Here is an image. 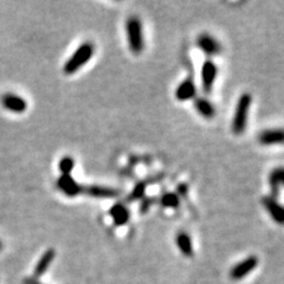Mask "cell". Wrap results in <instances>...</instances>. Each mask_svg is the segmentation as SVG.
Returning <instances> with one entry per match:
<instances>
[{
    "instance_id": "cell-1",
    "label": "cell",
    "mask_w": 284,
    "mask_h": 284,
    "mask_svg": "<svg viewBox=\"0 0 284 284\" xmlns=\"http://www.w3.org/2000/svg\"><path fill=\"white\" fill-rule=\"evenodd\" d=\"M252 97L250 94H243L237 102L235 114L232 118V132L236 135H242L248 126V111H250Z\"/></svg>"
},
{
    "instance_id": "cell-2",
    "label": "cell",
    "mask_w": 284,
    "mask_h": 284,
    "mask_svg": "<svg viewBox=\"0 0 284 284\" xmlns=\"http://www.w3.org/2000/svg\"><path fill=\"white\" fill-rule=\"evenodd\" d=\"M127 41H128L129 50L135 55H139L144 49L143 29H142L141 20L138 17L128 18L126 23Z\"/></svg>"
},
{
    "instance_id": "cell-3",
    "label": "cell",
    "mask_w": 284,
    "mask_h": 284,
    "mask_svg": "<svg viewBox=\"0 0 284 284\" xmlns=\"http://www.w3.org/2000/svg\"><path fill=\"white\" fill-rule=\"evenodd\" d=\"M95 47L90 41H85L81 44L78 49L72 53V56L68 59L64 64V72L67 75H72L76 71H78L84 64H87L94 56Z\"/></svg>"
},
{
    "instance_id": "cell-4",
    "label": "cell",
    "mask_w": 284,
    "mask_h": 284,
    "mask_svg": "<svg viewBox=\"0 0 284 284\" xmlns=\"http://www.w3.org/2000/svg\"><path fill=\"white\" fill-rule=\"evenodd\" d=\"M197 46L209 57L217 56L221 51L220 43L209 34H201L197 38Z\"/></svg>"
},
{
    "instance_id": "cell-5",
    "label": "cell",
    "mask_w": 284,
    "mask_h": 284,
    "mask_svg": "<svg viewBox=\"0 0 284 284\" xmlns=\"http://www.w3.org/2000/svg\"><path fill=\"white\" fill-rule=\"evenodd\" d=\"M218 68L214 62L206 61L204 62L203 68H201V84H203V90L205 93H210L212 90L213 84H214L215 78H217Z\"/></svg>"
},
{
    "instance_id": "cell-6",
    "label": "cell",
    "mask_w": 284,
    "mask_h": 284,
    "mask_svg": "<svg viewBox=\"0 0 284 284\" xmlns=\"http://www.w3.org/2000/svg\"><path fill=\"white\" fill-rule=\"evenodd\" d=\"M257 265H258V258L254 256H250L233 266L230 271V276L232 280H242V278L247 277L254 268H257Z\"/></svg>"
},
{
    "instance_id": "cell-7",
    "label": "cell",
    "mask_w": 284,
    "mask_h": 284,
    "mask_svg": "<svg viewBox=\"0 0 284 284\" xmlns=\"http://www.w3.org/2000/svg\"><path fill=\"white\" fill-rule=\"evenodd\" d=\"M262 204L275 223L284 225V206L281 205L274 197H263Z\"/></svg>"
},
{
    "instance_id": "cell-8",
    "label": "cell",
    "mask_w": 284,
    "mask_h": 284,
    "mask_svg": "<svg viewBox=\"0 0 284 284\" xmlns=\"http://www.w3.org/2000/svg\"><path fill=\"white\" fill-rule=\"evenodd\" d=\"M58 188L68 197H76V195L81 194L83 191V186L79 185L71 176H62L59 177L57 181Z\"/></svg>"
},
{
    "instance_id": "cell-9",
    "label": "cell",
    "mask_w": 284,
    "mask_h": 284,
    "mask_svg": "<svg viewBox=\"0 0 284 284\" xmlns=\"http://www.w3.org/2000/svg\"><path fill=\"white\" fill-rule=\"evenodd\" d=\"M258 141L263 146H275L284 144V129L274 128L263 130L258 135Z\"/></svg>"
},
{
    "instance_id": "cell-10",
    "label": "cell",
    "mask_w": 284,
    "mask_h": 284,
    "mask_svg": "<svg viewBox=\"0 0 284 284\" xmlns=\"http://www.w3.org/2000/svg\"><path fill=\"white\" fill-rule=\"evenodd\" d=\"M1 103L4 106V108L7 109V110L13 111V112H24L28 109V103L26 101L23 99V97L17 96L14 94H5L4 96L1 97Z\"/></svg>"
},
{
    "instance_id": "cell-11",
    "label": "cell",
    "mask_w": 284,
    "mask_h": 284,
    "mask_svg": "<svg viewBox=\"0 0 284 284\" xmlns=\"http://www.w3.org/2000/svg\"><path fill=\"white\" fill-rule=\"evenodd\" d=\"M197 95V87L191 78L185 79L176 89V99L180 102H186L194 99Z\"/></svg>"
},
{
    "instance_id": "cell-12",
    "label": "cell",
    "mask_w": 284,
    "mask_h": 284,
    "mask_svg": "<svg viewBox=\"0 0 284 284\" xmlns=\"http://www.w3.org/2000/svg\"><path fill=\"white\" fill-rule=\"evenodd\" d=\"M109 214H110L112 221H114V224L116 225V226L126 225L130 219L129 210L127 209L126 205H123V204L121 203L112 205L110 211H109Z\"/></svg>"
},
{
    "instance_id": "cell-13",
    "label": "cell",
    "mask_w": 284,
    "mask_h": 284,
    "mask_svg": "<svg viewBox=\"0 0 284 284\" xmlns=\"http://www.w3.org/2000/svg\"><path fill=\"white\" fill-rule=\"evenodd\" d=\"M194 108L200 116L207 118V120H211V118L214 117L215 112H217L213 103L210 100L205 99V97H198V99H195Z\"/></svg>"
},
{
    "instance_id": "cell-14",
    "label": "cell",
    "mask_w": 284,
    "mask_h": 284,
    "mask_svg": "<svg viewBox=\"0 0 284 284\" xmlns=\"http://www.w3.org/2000/svg\"><path fill=\"white\" fill-rule=\"evenodd\" d=\"M82 193H87L90 197L95 198H114L120 194L117 189L111 187H105V186H87L83 187Z\"/></svg>"
},
{
    "instance_id": "cell-15",
    "label": "cell",
    "mask_w": 284,
    "mask_h": 284,
    "mask_svg": "<svg viewBox=\"0 0 284 284\" xmlns=\"http://www.w3.org/2000/svg\"><path fill=\"white\" fill-rule=\"evenodd\" d=\"M269 183H270L272 193L275 195L280 193V188L284 186V167H277L271 171L269 176Z\"/></svg>"
},
{
    "instance_id": "cell-16",
    "label": "cell",
    "mask_w": 284,
    "mask_h": 284,
    "mask_svg": "<svg viewBox=\"0 0 284 284\" xmlns=\"http://www.w3.org/2000/svg\"><path fill=\"white\" fill-rule=\"evenodd\" d=\"M55 256H56V252H55V250H53V248H49V250L44 252L43 256H41V258L39 259V262H38L37 265H36V269H35V276L36 277L41 276V275H43L44 272H45L47 269H49V266L52 263Z\"/></svg>"
},
{
    "instance_id": "cell-17",
    "label": "cell",
    "mask_w": 284,
    "mask_h": 284,
    "mask_svg": "<svg viewBox=\"0 0 284 284\" xmlns=\"http://www.w3.org/2000/svg\"><path fill=\"white\" fill-rule=\"evenodd\" d=\"M177 247L179 250L185 254L186 257H192L193 254V244H192V239L186 232H179L176 238Z\"/></svg>"
},
{
    "instance_id": "cell-18",
    "label": "cell",
    "mask_w": 284,
    "mask_h": 284,
    "mask_svg": "<svg viewBox=\"0 0 284 284\" xmlns=\"http://www.w3.org/2000/svg\"><path fill=\"white\" fill-rule=\"evenodd\" d=\"M160 204L167 209H177L180 204V199L176 193H165L160 199Z\"/></svg>"
},
{
    "instance_id": "cell-19",
    "label": "cell",
    "mask_w": 284,
    "mask_h": 284,
    "mask_svg": "<svg viewBox=\"0 0 284 284\" xmlns=\"http://www.w3.org/2000/svg\"><path fill=\"white\" fill-rule=\"evenodd\" d=\"M73 167H75V161H73L71 156H64L59 161V170L62 171L63 176H70Z\"/></svg>"
},
{
    "instance_id": "cell-20",
    "label": "cell",
    "mask_w": 284,
    "mask_h": 284,
    "mask_svg": "<svg viewBox=\"0 0 284 284\" xmlns=\"http://www.w3.org/2000/svg\"><path fill=\"white\" fill-rule=\"evenodd\" d=\"M144 191H146V185H144V183H142V182L138 183V185H136L134 187V189L132 191V193H130L129 199L130 200L141 199V198H143Z\"/></svg>"
},
{
    "instance_id": "cell-21",
    "label": "cell",
    "mask_w": 284,
    "mask_h": 284,
    "mask_svg": "<svg viewBox=\"0 0 284 284\" xmlns=\"http://www.w3.org/2000/svg\"><path fill=\"white\" fill-rule=\"evenodd\" d=\"M24 283L25 284H40L37 280H36V278H26V280L24 281Z\"/></svg>"
},
{
    "instance_id": "cell-22",
    "label": "cell",
    "mask_w": 284,
    "mask_h": 284,
    "mask_svg": "<svg viewBox=\"0 0 284 284\" xmlns=\"http://www.w3.org/2000/svg\"><path fill=\"white\" fill-rule=\"evenodd\" d=\"M1 248H2V244H1V242H0V250H1Z\"/></svg>"
}]
</instances>
